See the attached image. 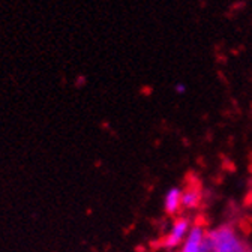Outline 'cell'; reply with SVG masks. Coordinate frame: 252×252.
<instances>
[{
  "mask_svg": "<svg viewBox=\"0 0 252 252\" xmlns=\"http://www.w3.org/2000/svg\"><path fill=\"white\" fill-rule=\"evenodd\" d=\"M206 236H207V231L204 230L201 224L192 225L191 231H189L185 242L182 243L179 252H200L206 240Z\"/></svg>",
  "mask_w": 252,
  "mask_h": 252,
  "instance_id": "3957f363",
  "label": "cell"
},
{
  "mask_svg": "<svg viewBox=\"0 0 252 252\" xmlns=\"http://www.w3.org/2000/svg\"><path fill=\"white\" fill-rule=\"evenodd\" d=\"M248 252H252V248H249V251Z\"/></svg>",
  "mask_w": 252,
  "mask_h": 252,
  "instance_id": "ba28073f",
  "label": "cell"
},
{
  "mask_svg": "<svg viewBox=\"0 0 252 252\" xmlns=\"http://www.w3.org/2000/svg\"><path fill=\"white\" fill-rule=\"evenodd\" d=\"M191 228H192V222L188 216H176L170 231L162 239V246L165 249H176L182 246Z\"/></svg>",
  "mask_w": 252,
  "mask_h": 252,
  "instance_id": "7a4b0ae2",
  "label": "cell"
},
{
  "mask_svg": "<svg viewBox=\"0 0 252 252\" xmlns=\"http://www.w3.org/2000/svg\"><path fill=\"white\" fill-rule=\"evenodd\" d=\"M200 252H216L215 246H213V245H212V242L207 239V236H206V240H204L203 248H201V251H200Z\"/></svg>",
  "mask_w": 252,
  "mask_h": 252,
  "instance_id": "8992f818",
  "label": "cell"
},
{
  "mask_svg": "<svg viewBox=\"0 0 252 252\" xmlns=\"http://www.w3.org/2000/svg\"><path fill=\"white\" fill-rule=\"evenodd\" d=\"M201 204V191L200 188L191 185L186 186L182 192V209L185 210H195Z\"/></svg>",
  "mask_w": 252,
  "mask_h": 252,
  "instance_id": "5b68a950",
  "label": "cell"
},
{
  "mask_svg": "<svg viewBox=\"0 0 252 252\" xmlns=\"http://www.w3.org/2000/svg\"><path fill=\"white\" fill-rule=\"evenodd\" d=\"M207 239L215 246L216 252H248L249 246L245 243L239 231L231 224H222L207 231Z\"/></svg>",
  "mask_w": 252,
  "mask_h": 252,
  "instance_id": "6da1fadb",
  "label": "cell"
},
{
  "mask_svg": "<svg viewBox=\"0 0 252 252\" xmlns=\"http://www.w3.org/2000/svg\"><path fill=\"white\" fill-rule=\"evenodd\" d=\"M182 192L183 189L179 186L170 188L164 197V210L170 216H176L182 210Z\"/></svg>",
  "mask_w": 252,
  "mask_h": 252,
  "instance_id": "277c9868",
  "label": "cell"
},
{
  "mask_svg": "<svg viewBox=\"0 0 252 252\" xmlns=\"http://www.w3.org/2000/svg\"><path fill=\"white\" fill-rule=\"evenodd\" d=\"M174 90H176L177 93H185V92H186V87H185L183 84H176Z\"/></svg>",
  "mask_w": 252,
  "mask_h": 252,
  "instance_id": "52a82bcc",
  "label": "cell"
}]
</instances>
